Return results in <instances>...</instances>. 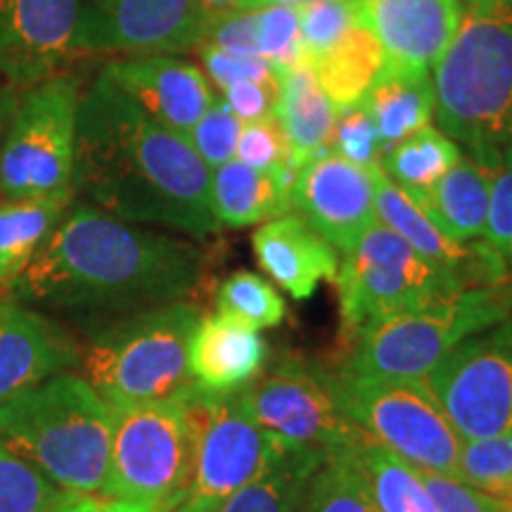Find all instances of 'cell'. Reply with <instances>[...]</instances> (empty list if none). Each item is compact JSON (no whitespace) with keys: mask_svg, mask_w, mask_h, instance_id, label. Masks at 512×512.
I'll list each match as a JSON object with an SVG mask.
<instances>
[{"mask_svg":"<svg viewBox=\"0 0 512 512\" xmlns=\"http://www.w3.org/2000/svg\"><path fill=\"white\" fill-rule=\"evenodd\" d=\"M204 271L207 254L190 238L114 219L93 204H69L10 290L53 311L121 318L190 302Z\"/></svg>","mask_w":512,"mask_h":512,"instance_id":"6da1fadb","label":"cell"},{"mask_svg":"<svg viewBox=\"0 0 512 512\" xmlns=\"http://www.w3.org/2000/svg\"><path fill=\"white\" fill-rule=\"evenodd\" d=\"M74 192L136 226L190 240L221 230L211 209V171L188 138L147 117L105 74L81 93Z\"/></svg>","mask_w":512,"mask_h":512,"instance_id":"7a4b0ae2","label":"cell"},{"mask_svg":"<svg viewBox=\"0 0 512 512\" xmlns=\"http://www.w3.org/2000/svg\"><path fill=\"white\" fill-rule=\"evenodd\" d=\"M432 79L437 128L467 157L496 169L512 145V0L465 8Z\"/></svg>","mask_w":512,"mask_h":512,"instance_id":"3957f363","label":"cell"},{"mask_svg":"<svg viewBox=\"0 0 512 512\" xmlns=\"http://www.w3.org/2000/svg\"><path fill=\"white\" fill-rule=\"evenodd\" d=\"M114 408L81 375L60 373L0 406V446L69 496H102Z\"/></svg>","mask_w":512,"mask_h":512,"instance_id":"277c9868","label":"cell"},{"mask_svg":"<svg viewBox=\"0 0 512 512\" xmlns=\"http://www.w3.org/2000/svg\"><path fill=\"white\" fill-rule=\"evenodd\" d=\"M200 318L192 302L114 318L81 347V377L112 408L183 399L195 389L188 351Z\"/></svg>","mask_w":512,"mask_h":512,"instance_id":"5b68a950","label":"cell"},{"mask_svg":"<svg viewBox=\"0 0 512 512\" xmlns=\"http://www.w3.org/2000/svg\"><path fill=\"white\" fill-rule=\"evenodd\" d=\"M512 316V285H486L384 316L347 344L337 370L377 380H425L467 337Z\"/></svg>","mask_w":512,"mask_h":512,"instance_id":"8992f818","label":"cell"},{"mask_svg":"<svg viewBox=\"0 0 512 512\" xmlns=\"http://www.w3.org/2000/svg\"><path fill=\"white\" fill-rule=\"evenodd\" d=\"M328 382L337 406L368 439L418 470L458 475L463 439L427 380H377L335 370Z\"/></svg>","mask_w":512,"mask_h":512,"instance_id":"52a82bcc","label":"cell"},{"mask_svg":"<svg viewBox=\"0 0 512 512\" xmlns=\"http://www.w3.org/2000/svg\"><path fill=\"white\" fill-rule=\"evenodd\" d=\"M81 91L69 76L22 88L0 138V197L74 195Z\"/></svg>","mask_w":512,"mask_h":512,"instance_id":"ba28073f","label":"cell"},{"mask_svg":"<svg viewBox=\"0 0 512 512\" xmlns=\"http://www.w3.org/2000/svg\"><path fill=\"white\" fill-rule=\"evenodd\" d=\"M192 491V437L183 399L114 408L102 496L176 512Z\"/></svg>","mask_w":512,"mask_h":512,"instance_id":"9c48e42d","label":"cell"},{"mask_svg":"<svg viewBox=\"0 0 512 512\" xmlns=\"http://www.w3.org/2000/svg\"><path fill=\"white\" fill-rule=\"evenodd\" d=\"M335 280L344 344L384 316L463 292L451 275L422 259L380 221L344 252Z\"/></svg>","mask_w":512,"mask_h":512,"instance_id":"30bf717a","label":"cell"},{"mask_svg":"<svg viewBox=\"0 0 512 512\" xmlns=\"http://www.w3.org/2000/svg\"><path fill=\"white\" fill-rule=\"evenodd\" d=\"M192 437V491L185 505L211 512L292 448L264 430L240 392L183 396Z\"/></svg>","mask_w":512,"mask_h":512,"instance_id":"8fae6325","label":"cell"},{"mask_svg":"<svg viewBox=\"0 0 512 512\" xmlns=\"http://www.w3.org/2000/svg\"><path fill=\"white\" fill-rule=\"evenodd\" d=\"M425 380L463 441L512 434V316L460 342Z\"/></svg>","mask_w":512,"mask_h":512,"instance_id":"7c38bea8","label":"cell"},{"mask_svg":"<svg viewBox=\"0 0 512 512\" xmlns=\"http://www.w3.org/2000/svg\"><path fill=\"white\" fill-rule=\"evenodd\" d=\"M240 394L254 420L292 446L330 456L356 446L363 437L337 406L328 373L302 358H283Z\"/></svg>","mask_w":512,"mask_h":512,"instance_id":"4fadbf2b","label":"cell"},{"mask_svg":"<svg viewBox=\"0 0 512 512\" xmlns=\"http://www.w3.org/2000/svg\"><path fill=\"white\" fill-rule=\"evenodd\" d=\"M197 0H79L72 55H181L209 24Z\"/></svg>","mask_w":512,"mask_h":512,"instance_id":"5bb4252c","label":"cell"},{"mask_svg":"<svg viewBox=\"0 0 512 512\" xmlns=\"http://www.w3.org/2000/svg\"><path fill=\"white\" fill-rule=\"evenodd\" d=\"M323 150L294 176L290 207L339 252H349L377 223L375 174Z\"/></svg>","mask_w":512,"mask_h":512,"instance_id":"9a60e30c","label":"cell"},{"mask_svg":"<svg viewBox=\"0 0 512 512\" xmlns=\"http://www.w3.org/2000/svg\"><path fill=\"white\" fill-rule=\"evenodd\" d=\"M377 221L406 240L422 259L451 275L463 290L508 283V259L484 240L458 242L441 230L394 181L375 174Z\"/></svg>","mask_w":512,"mask_h":512,"instance_id":"2e32d148","label":"cell"},{"mask_svg":"<svg viewBox=\"0 0 512 512\" xmlns=\"http://www.w3.org/2000/svg\"><path fill=\"white\" fill-rule=\"evenodd\" d=\"M79 0H0V76L17 88L57 74L72 57Z\"/></svg>","mask_w":512,"mask_h":512,"instance_id":"e0dca14e","label":"cell"},{"mask_svg":"<svg viewBox=\"0 0 512 512\" xmlns=\"http://www.w3.org/2000/svg\"><path fill=\"white\" fill-rule=\"evenodd\" d=\"M100 72L147 117L185 138L216 98L202 67L178 55L114 57Z\"/></svg>","mask_w":512,"mask_h":512,"instance_id":"ac0fdd59","label":"cell"},{"mask_svg":"<svg viewBox=\"0 0 512 512\" xmlns=\"http://www.w3.org/2000/svg\"><path fill=\"white\" fill-rule=\"evenodd\" d=\"M358 22L380 43L384 64L432 74L456 38L460 0H356Z\"/></svg>","mask_w":512,"mask_h":512,"instance_id":"d6986e66","label":"cell"},{"mask_svg":"<svg viewBox=\"0 0 512 512\" xmlns=\"http://www.w3.org/2000/svg\"><path fill=\"white\" fill-rule=\"evenodd\" d=\"M81 347L53 320L0 299V406L79 366Z\"/></svg>","mask_w":512,"mask_h":512,"instance_id":"ffe728a7","label":"cell"},{"mask_svg":"<svg viewBox=\"0 0 512 512\" xmlns=\"http://www.w3.org/2000/svg\"><path fill=\"white\" fill-rule=\"evenodd\" d=\"M252 249L261 271L299 302L313 297L320 283L337 278V249L299 214L287 211L261 223L252 235Z\"/></svg>","mask_w":512,"mask_h":512,"instance_id":"44dd1931","label":"cell"},{"mask_svg":"<svg viewBox=\"0 0 512 512\" xmlns=\"http://www.w3.org/2000/svg\"><path fill=\"white\" fill-rule=\"evenodd\" d=\"M268 347L259 330L226 313H202L190 339L188 366L197 389L233 394L245 389L266 366Z\"/></svg>","mask_w":512,"mask_h":512,"instance_id":"7402d4cb","label":"cell"},{"mask_svg":"<svg viewBox=\"0 0 512 512\" xmlns=\"http://www.w3.org/2000/svg\"><path fill=\"white\" fill-rule=\"evenodd\" d=\"M297 169L259 171L230 159L211 171V209L221 228H247L290 211V190Z\"/></svg>","mask_w":512,"mask_h":512,"instance_id":"603a6c76","label":"cell"},{"mask_svg":"<svg viewBox=\"0 0 512 512\" xmlns=\"http://www.w3.org/2000/svg\"><path fill=\"white\" fill-rule=\"evenodd\" d=\"M491 181L494 169L479 164L477 159H458L437 183L413 192L411 200L425 211L448 238L458 242H475L484 238L489 219Z\"/></svg>","mask_w":512,"mask_h":512,"instance_id":"cb8c5ba5","label":"cell"},{"mask_svg":"<svg viewBox=\"0 0 512 512\" xmlns=\"http://www.w3.org/2000/svg\"><path fill=\"white\" fill-rule=\"evenodd\" d=\"M278 86L275 119L290 143L294 166L302 169L309 159L328 150L339 110L320 88L311 62H302L280 72Z\"/></svg>","mask_w":512,"mask_h":512,"instance_id":"d4e9b609","label":"cell"},{"mask_svg":"<svg viewBox=\"0 0 512 512\" xmlns=\"http://www.w3.org/2000/svg\"><path fill=\"white\" fill-rule=\"evenodd\" d=\"M361 105L373 117L384 152H387L403 138L432 124L434 112H437L434 79L432 74L408 72V69L384 64Z\"/></svg>","mask_w":512,"mask_h":512,"instance_id":"484cf974","label":"cell"},{"mask_svg":"<svg viewBox=\"0 0 512 512\" xmlns=\"http://www.w3.org/2000/svg\"><path fill=\"white\" fill-rule=\"evenodd\" d=\"M74 195L3 200L0 197V287L15 283L69 209Z\"/></svg>","mask_w":512,"mask_h":512,"instance_id":"4316f807","label":"cell"},{"mask_svg":"<svg viewBox=\"0 0 512 512\" xmlns=\"http://www.w3.org/2000/svg\"><path fill=\"white\" fill-rule=\"evenodd\" d=\"M328 458L313 448L292 446L259 477L221 501L211 512H297L313 472Z\"/></svg>","mask_w":512,"mask_h":512,"instance_id":"83f0119b","label":"cell"},{"mask_svg":"<svg viewBox=\"0 0 512 512\" xmlns=\"http://www.w3.org/2000/svg\"><path fill=\"white\" fill-rule=\"evenodd\" d=\"M323 93L337 110L358 105L384 67V55L375 36L358 24L335 48L311 62Z\"/></svg>","mask_w":512,"mask_h":512,"instance_id":"f1b7e54d","label":"cell"},{"mask_svg":"<svg viewBox=\"0 0 512 512\" xmlns=\"http://www.w3.org/2000/svg\"><path fill=\"white\" fill-rule=\"evenodd\" d=\"M356 458L380 512H439L420 470L363 434Z\"/></svg>","mask_w":512,"mask_h":512,"instance_id":"f546056e","label":"cell"},{"mask_svg":"<svg viewBox=\"0 0 512 512\" xmlns=\"http://www.w3.org/2000/svg\"><path fill=\"white\" fill-rule=\"evenodd\" d=\"M460 157H463V150L456 140H451L441 128L430 124L384 152L380 169L389 181H394L403 192L413 195V192L437 183Z\"/></svg>","mask_w":512,"mask_h":512,"instance_id":"4dcf8cb0","label":"cell"},{"mask_svg":"<svg viewBox=\"0 0 512 512\" xmlns=\"http://www.w3.org/2000/svg\"><path fill=\"white\" fill-rule=\"evenodd\" d=\"M297 512H380L356 458V446L330 453L313 472Z\"/></svg>","mask_w":512,"mask_h":512,"instance_id":"1f68e13d","label":"cell"},{"mask_svg":"<svg viewBox=\"0 0 512 512\" xmlns=\"http://www.w3.org/2000/svg\"><path fill=\"white\" fill-rule=\"evenodd\" d=\"M216 311L240 320L254 330L278 328L285 320V299L280 292L249 271H235L216 290Z\"/></svg>","mask_w":512,"mask_h":512,"instance_id":"d6a6232c","label":"cell"},{"mask_svg":"<svg viewBox=\"0 0 512 512\" xmlns=\"http://www.w3.org/2000/svg\"><path fill=\"white\" fill-rule=\"evenodd\" d=\"M456 477L512 510V434L463 441Z\"/></svg>","mask_w":512,"mask_h":512,"instance_id":"836d02e7","label":"cell"},{"mask_svg":"<svg viewBox=\"0 0 512 512\" xmlns=\"http://www.w3.org/2000/svg\"><path fill=\"white\" fill-rule=\"evenodd\" d=\"M74 496L0 446V512H57Z\"/></svg>","mask_w":512,"mask_h":512,"instance_id":"e575fe53","label":"cell"},{"mask_svg":"<svg viewBox=\"0 0 512 512\" xmlns=\"http://www.w3.org/2000/svg\"><path fill=\"white\" fill-rule=\"evenodd\" d=\"M356 0H313L299 8V34L306 62L318 60L358 27Z\"/></svg>","mask_w":512,"mask_h":512,"instance_id":"d590c367","label":"cell"},{"mask_svg":"<svg viewBox=\"0 0 512 512\" xmlns=\"http://www.w3.org/2000/svg\"><path fill=\"white\" fill-rule=\"evenodd\" d=\"M256 12V48L259 55L275 64L280 72L306 62L299 34V8L294 5H266Z\"/></svg>","mask_w":512,"mask_h":512,"instance_id":"8d00e7d4","label":"cell"},{"mask_svg":"<svg viewBox=\"0 0 512 512\" xmlns=\"http://www.w3.org/2000/svg\"><path fill=\"white\" fill-rule=\"evenodd\" d=\"M240 131L242 121L235 117L228 102L223 100V95L216 93L209 110L204 112V117L188 133V143L197 152V157L207 164V169L214 171L230 162V159H235Z\"/></svg>","mask_w":512,"mask_h":512,"instance_id":"74e56055","label":"cell"},{"mask_svg":"<svg viewBox=\"0 0 512 512\" xmlns=\"http://www.w3.org/2000/svg\"><path fill=\"white\" fill-rule=\"evenodd\" d=\"M328 150L358 166H368V169L370 166H380L384 157L382 138L377 133L373 117H370L361 102L339 110Z\"/></svg>","mask_w":512,"mask_h":512,"instance_id":"f35d334b","label":"cell"},{"mask_svg":"<svg viewBox=\"0 0 512 512\" xmlns=\"http://www.w3.org/2000/svg\"><path fill=\"white\" fill-rule=\"evenodd\" d=\"M235 159L259 171L297 169L292 162L290 143L275 117L242 124Z\"/></svg>","mask_w":512,"mask_h":512,"instance_id":"ab89813d","label":"cell"},{"mask_svg":"<svg viewBox=\"0 0 512 512\" xmlns=\"http://www.w3.org/2000/svg\"><path fill=\"white\" fill-rule=\"evenodd\" d=\"M197 55L202 72L216 93H223L240 81H278L280 76V69L261 55H230L209 46L197 48Z\"/></svg>","mask_w":512,"mask_h":512,"instance_id":"60d3db41","label":"cell"},{"mask_svg":"<svg viewBox=\"0 0 512 512\" xmlns=\"http://www.w3.org/2000/svg\"><path fill=\"white\" fill-rule=\"evenodd\" d=\"M505 259H512V145L501 150L491 181L489 219H486L484 238Z\"/></svg>","mask_w":512,"mask_h":512,"instance_id":"b9f144b4","label":"cell"},{"mask_svg":"<svg viewBox=\"0 0 512 512\" xmlns=\"http://www.w3.org/2000/svg\"><path fill=\"white\" fill-rule=\"evenodd\" d=\"M420 475L425 479L439 512H512L498 498L465 484L463 479L425 470H420Z\"/></svg>","mask_w":512,"mask_h":512,"instance_id":"7bdbcfd3","label":"cell"},{"mask_svg":"<svg viewBox=\"0 0 512 512\" xmlns=\"http://www.w3.org/2000/svg\"><path fill=\"white\" fill-rule=\"evenodd\" d=\"M202 46L230 55H259V48H256V12L235 10L211 15Z\"/></svg>","mask_w":512,"mask_h":512,"instance_id":"ee69618b","label":"cell"},{"mask_svg":"<svg viewBox=\"0 0 512 512\" xmlns=\"http://www.w3.org/2000/svg\"><path fill=\"white\" fill-rule=\"evenodd\" d=\"M278 81H240L226 88L221 95L242 124L271 119L275 117V107H278Z\"/></svg>","mask_w":512,"mask_h":512,"instance_id":"f6af8a7d","label":"cell"},{"mask_svg":"<svg viewBox=\"0 0 512 512\" xmlns=\"http://www.w3.org/2000/svg\"><path fill=\"white\" fill-rule=\"evenodd\" d=\"M57 512H157L147 505L121 501L110 496H74L72 501L64 503Z\"/></svg>","mask_w":512,"mask_h":512,"instance_id":"bcb514c9","label":"cell"},{"mask_svg":"<svg viewBox=\"0 0 512 512\" xmlns=\"http://www.w3.org/2000/svg\"><path fill=\"white\" fill-rule=\"evenodd\" d=\"M207 15H223V12L247 10V0H197Z\"/></svg>","mask_w":512,"mask_h":512,"instance_id":"7dc6e473","label":"cell"},{"mask_svg":"<svg viewBox=\"0 0 512 512\" xmlns=\"http://www.w3.org/2000/svg\"><path fill=\"white\" fill-rule=\"evenodd\" d=\"M12 105H15V100H12L10 95H0V138H3V131H5V124H8Z\"/></svg>","mask_w":512,"mask_h":512,"instance_id":"c3c4849f","label":"cell"},{"mask_svg":"<svg viewBox=\"0 0 512 512\" xmlns=\"http://www.w3.org/2000/svg\"><path fill=\"white\" fill-rule=\"evenodd\" d=\"M313 0H261L259 8H266V5H294V8H302V5H309Z\"/></svg>","mask_w":512,"mask_h":512,"instance_id":"681fc988","label":"cell"},{"mask_svg":"<svg viewBox=\"0 0 512 512\" xmlns=\"http://www.w3.org/2000/svg\"><path fill=\"white\" fill-rule=\"evenodd\" d=\"M463 3V8H472V5H484V3H491V0H460Z\"/></svg>","mask_w":512,"mask_h":512,"instance_id":"f907efd6","label":"cell"},{"mask_svg":"<svg viewBox=\"0 0 512 512\" xmlns=\"http://www.w3.org/2000/svg\"><path fill=\"white\" fill-rule=\"evenodd\" d=\"M176 512H204V510H200V508H192V505H181V508H178Z\"/></svg>","mask_w":512,"mask_h":512,"instance_id":"816d5d0a","label":"cell"},{"mask_svg":"<svg viewBox=\"0 0 512 512\" xmlns=\"http://www.w3.org/2000/svg\"><path fill=\"white\" fill-rule=\"evenodd\" d=\"M261 0H247V10H259Z\"/></svg>","mask_w":512,"mask_h":512,"instance_id":"f5cc1de1","label":"cell"}]
</instances>
